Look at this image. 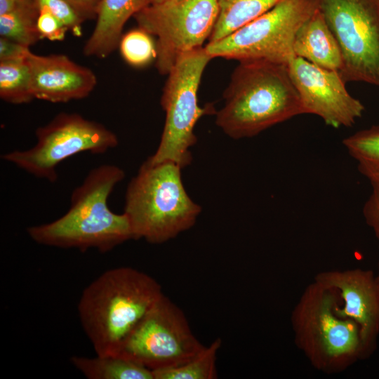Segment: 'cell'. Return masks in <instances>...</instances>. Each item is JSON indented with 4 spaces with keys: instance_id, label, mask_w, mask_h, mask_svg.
<instances>
[{
    "instance_id": "obj_13",
    "label": "cell",
    "mask_w": 379,
    "mask_h": 379,
    "mask_svg": "<svg viewBox=\"0 0 379 379\" xmlns=\"http://www.w3.org/2000/svg\"><path fill=\"white\" fill-rule=\"evenodd\" d=\"M314 280L333 288L340 301L335 307L341 317L359 326L366 359L377 348L379 335V286L371 270H328L317 273Z\"/></svg>"
},
{
    "instance_id": "obj_29",
    "label": "cell",
    "mask_w": 379,
    "mask_h": 379,
    "mask_svg": "<svg viewBox=\"0 0 379 379\" xmlns=\"http://www.w3.org/2000/svg\"><path fill=\"white\" fill-rule=\"evenodd\" d=\"M21 0H0V15L13 11Z\"/></svg>"
},
{
    "instance_id": "obj_18",
    "label": "cell",
    "mask_w": 379,
    "mask_h": 379,
    "mask_svg": "<svg viewBox=\"0 0 379 379\" xmlns=\"http://www.w3.org/2000/svg\"><path fill=\"white\" fill-rule=\"evenodd\" d=\"M279 0H217L218 13L208 42L218 41L261 15Z\"/></svg>"
},
{
    "instance_id": "obj_8",
    "label": "cell",
    "mask_w": 379,
    "mask_h": 379,
    "mask_svg": "<svg viewBox=\"0 0 379 379\" xmlns=\"http://www.w3.org/2000/svg\"><path fill=\"white\" fill-rule=\"evenodd\" d=\"M35 133L36 143L32 147L11 151L1 158L52 183L58 179V165L66 159L83 152L104 154L119 143L114 132L77 113H60Z\"/></svg>"
},
{
    "instance_id": "obj_25",
    "label": "cell",
    "mask_w": 379,
    "mask_h": 379,
    "mask_svg": "<svg viewBox=\"0 0 379 379\" xmlns=\"http://www.w3.org/2000/svg\"><path fill=\"white\" fill-rule=\"evenodd\" d=\"M37 29L41 39L52 41L63 40L69 31L67 27L45 9L39 10Z\"/></svg>"
},
{
    "instance_id": "obj_14",
    "label": "cell",
    "mask_w": 379,
    "mask_h": 379,
    "mask_svg": "<svg viewBox=\"0 0 379 379\" xmlns=\"http://www.w3.org/2000/svg\"><path fill=\"white\" fill-rule=\"evenodd\" d=\"M27 62L34 99L53 103L80 100L88 97L97 84L91 69L65 55H39L30 51Z\"/></svg>"
},
{
    "instance_id": "obj_21",
    "label": "cell",
    "mask_w": 379,
    "mask_h": 379,
    "mask_svg": "<svg viewBox=\"0 0 379 379\" xmlns=\"http://www.w3.org/2000/svg\"><path fill=\"white\" fill-rule=\"evenodd\" d=\"M222 344L216 338L209 346L187 362L178 366L152 371L154 379H215L218 378L215 366L217 353Z\"/></svg>"
},
{
    "instance_id": "obj_28",
    "label": "cell",
    "mask_w": 379,
    "mask_h": 379,
    "mask_svg": "<svg viewBox=\"0 0 379 379\" xmlns=\"http://www.w3.org/2000/svg\"><path fill=\"white\" fill-rule=\"evenodd\" d=\"M85 19L97 16L100 0H66Z\"/></svg>"
},
{
    "instance_id": "obj_26",
    "label": "cell",
    "mask_w": 379,
    "mask_h": 379,
    "mask_svg": "<svg viewBox=\"0 0 379 379\" xmlns=\"http://www.w3.org/2000/svg\"><path fill=\"white\" fill-rule=\"evenodd\" d=\"M372 190L363 206V215L366 223L373 230L378 241L379 249V179L370 181ZM379 272V258L378 273Z\"/></svg>"
},
{
    "instance_id": "obj_23",
    "label": "cell",
    "mask_w": 379,
    "mask_h": 379,
    "mask_svg": "<svg viewBox=\"0 0 379 379\" xmlns=\"http://www.w3.org/2000/svg\"><path fill=\"white\" fill-rule=\"evenodd\" d=\"M152 35L138 27L121 36L119 47L124 60L133 67H143L157 58Z\"/></svg>"
},
{
    "instance_id": "obj_11",
    "label": "cell",
    "mask_w": 379,
    "mask_h": 379,
    "mask_svg": "<svg viewBox=\"0 0 379 379\" xmlns=\"http://www.w3.org/2000/svg\"><path fill=\"white\" fill-rule=\"evenodd\" d=\"M204 348L183 312L163 294L130 334L119 354L154 371L181 365Z\"/></svg>"
},
{
    "instance_id": "obj_19",
    "label": "cell",
    "mask_w": 379,
    "mask_h": 379,
    "mask_svg": "<svg viewBox=\"0 0 379 379\" xmlns=\"http://www.w3.org/2000/svg\"><path fill=\"white\" fill-rule=\"evenodd\" d=\"M39 9L34 0H21L11 12L0 15V36L30 47L40 35L37 29Z\"/></svg>"
},
{
    "instance_id": "obj_6",
    "label": "cell",
    "mask_w": 379,
    "mask_h": 379,
    "mask_svg": "<svg viewBox=\"0 0 379 379\" xmlns=\"http://www.w3.org/2000/svg\"><path fill=\"white\" fill-rule=\"evenodd\" d=\"M211 59L205 48H197L182 55L168 74L161 98L165 124L159 146L148 157L151 161H172L182 168L191 163L197 122L216 113L213 105L200 107L197 98L203 72Z\"/></svg>"
},
{
    "instance_id": "obj_9",
    "label": "cell",
    "mask_w": 379,
    "mask_h": 379,
    "mask_svg": "<svg viewBox=\"0 0 379 379\" xmlns=\"http://www.w3.org/2000/svg\"><path fill=\"white\" fill-rule=\"evenodd\" d=\"M341 51L343 81L379 87V0H316Z\"/></svg>"
},
{
    "instance_id": "obj_10",
    "label": "cell",
    "mask_w": 379,
    "mask_h": 379,
    "mask_svg": "<svg viewBox=\"0 0 379 379\" xmlns=\"http://www.w3.org/2000/svg\"><path fill=\"white\" fill-rule=\"evenodd\" d=\"M218 13L217 0H179L149 4L133 17L140 28L157 37L156 67L168 74L182 55L209 39Z\"/></svg>"
},
{
    "instance_id": "obj_31",
    "label": "cell",
    "mask_w": 379,
    "mask_h": 379,
    "mask_svg": "<svg viewBox=\"0 0 379 379\" xmlns=\"http://www.w3.org/2000/svg\"><path fill=\"white\" fill-rule=\"evenodd\" d=\"M376 277H377V281L379 286V272L376 274Z\"/></svg>"
},
{
    "instance_id": "obj_22",
    "label": "cell",
    "mask_w": 379,
    "mask_h": 379,
    "mask_svg": "<svg viewBox=\"0 0 379 379\" xmlns=\"http://www.w3.org/2000/svg\"><path fill=\"white\" fill-rule=\"evenodd\" d=\"M0 97L15 105L28 103L34 99L27 58L0 61Z\"/></svg>"
},
{
    "instance_id": "obj_27",
    "label": "cell",
    "mask_w": 379,
    "mask_h": 379,
    "mask_svg": "<svg viewBox=\"0 0 379 379\" xmlns=\"http://www.w3.org/2000/svg\"><path fill=\"white\" fill-rule=\"evenodd\" d=\"M29 47L4 37H0V61L26 60L30 53Z\"/></svg>"
},
{
    "instance_id": "obj_17",
    "label": "cell",
    "mask_w": 379,
    "mask_h": 379,
    "mask_svg": "<svg viewBox=\"0 0 379 379\" xmlns=\"http://www.w3.org/2000/svg\"><path fill=\"white\" fill-rule=\"evenodd\" d=\"M70 361L88 379H154L152 370L121 354L73 356Z\"/></svg>"
},
{
    "instance_id": "obj_20",
    "label": "cell",
    "mask_w": 379,
    "mask_h": 379,
    "mask_svg": "<svg viewBox=\"0 0 379 379\" xmlns=\"http://www.w3.org/2000/svg\"><path fill=\"white\" fill-rule=\"evenodd\" d=\"M343 144L368 180L379 179V126H372L345 138Z\"/></svg>"
},
{
    "instance_id": "obj_1",
    "label": "cell",
    "mask_w": 379,
    "mask_h": 379,
    "mask_svg": "<svg viewBox=\"0 0 379 379\" xmlns=\"http://www.w3.org/2000/svg\"><path fill=\"white\" fill-rule=\"evenodd\" d=\"M124 170L103 164L91 169L72 192L68 211L53 222L29 227L27 232L36 243L61 248L101 253L133 239L125 213L112 211L107 200L114 187L124 180Z\"/></svg>"
},
{
    "instance_id": "obj_24",
    "label": "cell",
    "mask_w": 379,
    "mask_h": 379,
    "mask_svg": "<svg viewBox=\"0 0 379 379\" xmlns=\"http://www.w3.org/2000/svg\"><path fill=\"white\" fill-rule=\"evenodd\" d=\"M38 9H45L59 20L76 36L82 34L85 20L66 0H34Z\"/></svg>"
},
{
    "instance_id": "obj_7",
    "label": "cell",
    "mask_w": 379,
    "mask_h": 379,
    "mask_svg": "<svg viewBox=\"0 0 379 379\" xmlns=\"http://www.w3.org/2000/svg\"><path fill=\"white\" fill-rule=\"evenodd\" d=\"M318 9L316 0H279L272 8L205 48L213 58L264 60L288 65L301 25Z\"/></svg>"
},
{
    "instance_id": "obj_4",
    "label": "cell",
    "mask_w": 379,
    "mask_h": 379,
    "mask_svg": "<svg viewBox=\"0 0 379 379\" xmlns=\"http://www.w3.org/2000/svg\"><path fill=\"white\" fill-rule=\"evenodd\" d=\"M174 162L154 163L149 158L129 182L124 211L133 239L161 244L190 229L201 213V206L188 195Z\"/></svg>"
},
{
    "instance_id": "obj_15",
    "label": "cell",
    "mask_w": 379,
    "mask_h": 379,
    "mask_svg": "<svg viewBox=\"0 0 379 379\" xmlns=\"http://www.w3.org/2000/svg\"><path fill=\"white\" fill-rule=\"evenodd\" d=\"M147 0H100L95 28L84 47L86 56L105 58L119 46L125 23Z\"/></svg>"
},
{
    "instance_id": "obj_12",
    "label": "cell",
    "mask_w": 379,
    "mask_h": 379,
    "mask_svg": "<svg viewBox=\"0 0 379 379\" xmlns=\"http://www.w3.org/2000/svg\"><path fill=\"white\" fill-rule=\"evenodd\" d=\"M287 65L304 114L317 115L326 125L336 128L350 127L362 116L364 105L349 93L338 71L318 67L296 56Z\"/></svg>"
},
{
    "instance_id": "obj_30",
    "label": "cell",
    "mask_w": 379,
    "mask_h": 379,
    "mask_svg": "<svg viewBox=\"0 0 379 379\" xmlns=\"http://www.w3.org/2000/svg\"><path fill=\"white\" fill-rule=\"evenodd\" d=\"M179 1V0H147L148 5L152 4H158V3H162L166 1Z\"/></svg>"
},
{
    "instance_id": "obj_3",
    "label": "cell",
    "mask_w": 379,
    "mask_h": 379,
    "mask_svg": "<svg viewBox=\"0 0 379 379\" xmlns=\"http://www.w3.org/2000/svg\"><path fill=\"white\" fill-rule=\"evenodd\" d=\"M215 122L233 139L253 137L303 114L288 65L264 60L239 61L224 92Z\"/></svg>"
},
{
    "instance_id": "obj_16",
    "label": "cell",
    "mask_w": 379,
    "mask_h": 379,
    "mask_svg": "<svg viewBox=\"0 0 379 379\" xmlns=\"http://www.w3.org/2000/svg\"><path fill=\"white\" fill-rule=\"evenodd\" d=\"M293 52L296 57L326 69L339 72L343 65L340 46L319 9L297 31Z\"/></svg>"
},
{
    "instance_id": "obj_2",
    "label": "cell",
    "mask_w": 379,
    "mask_h": 379,
    "mask_svg": "<svg viewBox=\"0 0 379 379\" xmlns=\"http://www.w3.org/2000/svg\"><path fill=\"white\" fill-rule=\"evenodd\" d=\"M163 294L153 277L129 267L108 270L91 281L79 298L78 313L96 354H119Z\"/></svg>"
},
{
    "instance_id": "obj_5",
    "label": "cell",
    "mask_w": 379,
    "mask_h": 379,
    "mask_svg": "<svg viewBox=\"0 0 379 379\" xmlns=\"http://www.w3.org/2000/svg\"><path fill=\"white\" fill-rule=\"evenodd\" d=\"M339 301L333 288L314 280L291 314L295 345L315 369L326 374L342 373L366 359L359 327L336 313Z\"/></svg>"
}]
</instances>
